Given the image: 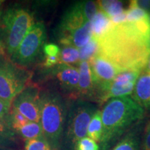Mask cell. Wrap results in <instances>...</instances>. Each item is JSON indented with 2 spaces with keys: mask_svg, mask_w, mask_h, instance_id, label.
Instances as JSON below:
<instances>
[{
  "mask_svg": "<svg viewBox=\"0 0 150 150\" xmlns=\"http://www.w3.org/2000/svg\"><path fill=\"white\" fill-rule=\"evenodd\" d=\"M97 40L98 55L122 72H141L150 56V19L112 24Z\"/></svg>",
  "mask_w": 150,
  "mask_h": 150,
  "instance_id": "6da1fadb",
  "label": "cell"
},
{
  "mask_svg": "<svg viewBox=\"0 0 150 150\" xmlns=\"http://www.w3.org/2000/svg\"><path fill=\"white\" fill-rule=\"evenodd\" d=\"M145 110L129 96L107 101L101 111L103 131L99 150H110L134 125L143 120Z\"/></svg>",
  "mask_w": 150,
  "mask_h": 150,
  "instance_id": "7a4b0ae2",
  "label": "cell"
},
{
  "mask_svg": "<svg viewBox=\"0 0 150 150\" xmlns=\"http://www.w3.org/2000/svg\"><path fill=\"white\" fill-rule=\"evenodd\" d=\"M40 106L43 136L52 150H60L68 102L59 92L45 90L40 92Z\"/></svg>",
  "mask_w": 150,
  "mask_h": 150,
  "instance_id": "3957f363",
  "label": "cell"
},
{
  "mask_svg": "<svg viewBox=\"0 0 150 150\" xmlns=\"http://www.w3.org/2000/svg\"><path fill=\"white\" fill-rule=\"evenodd\" d=\"M33 24L28 9L17 5L7 9L0 20V56L11 59Z\"/></svg>",
  "mask_w": 150,
  "mask_h": 150,
  "instance_id": "277c9868",
  "label": "cell"
},
{
  "mask_svg": "<svg viewBox=\"0 0 150 150\" xmlns=\"http://www.w3.org/2000/svg\"><path fill=\"white\" fill-rule=\"evenodd\" d=\"M96 105L88 101L72 99L68 102L60 150H75L78 141L87 136V129Z\"/></svg>",
  "mask_w": 150,
  "mask_h": 150,
  "instance_id": "5b68a950",
  "label": "cell"
},
{
  "mask_svg": "<svg viewBox=\"0 0 150 150\" xmlns=\"http://www.w3.org/2000/svg\"><path fill=\"white\" fill-rule=\"evenodd\" d=\"M32 72L0 56V98L12 104L19 93L30 83Z\"/></svg>",
  "mask_w": 150,
  "mask_h": 150,
  "instance_id": "8992f818",
  "label": "cell"
},
{
  "mask_svg": "<svg viewBox=\"0 0 150 150\" xmlns=\"http://www.w3.org/2000/svg\"><path fill=\"white\" fill-rule=\"evenodd\" d=\"M47 31L42 22H34L10 60L18 66L26 67L34 63L45 45Z\"/></svg>",
  "mask_w": 150,
  "mask_h": 150,
  "instance_id": "52a82bcc",
  "label": "cell"
},
{
  "mask_svg": "<svg viewBox=\"0 0 150 150\" xmlns=\"http://www.w3.org/2000/svg\"><path fill=\"white\" fill-rule=\"evenodd\" d=\"M40 90L35 83H29L18 94L12 102V106L30 122L40 121Z\"/></svg>",
  "mask_w": 150,
  "mask_h": 150,
  "instance_id": "ba28073f",
  "label": "cell"
},
{
  "mask_svg": "<svg viewBox=\"0 0 150 150\" xmlns=\"http://www.w3.org/2000/svg\"><path fill=\"white\" fill-rule=\"evenodd\" d=\"M140 72V71H124L118 74L101 95L97 102L104 104L110 99L131 95Z\"/></svg>",
  "mask_w": 150,
  "mask_h": 150,
  "instance_id": "9c48e42d",
  "label": "cell"
},
{
  "mask_svg": "<svg viewBox=\"0 0 150 150\" xmlns=\"http://www.w3.org/2000/svg\"><path fill=\"white\" fill-rule=\"evenodd\" d=\"M46 70H48V76L56 81L63 93L67 94L70 99H77L78 68L70 65L58 64Z\"/></svg>",
  "mask_w": 150,
  "mask_h": 150,
  "instance_id": "30bf717a",
  "label": "cell"
},
{
  "mask_svg": "<svg viewBox=\"0 0 150 150\" xmlns=\"http://www.w3.org/2000/svg\"><path fill=\"white\" fill-rule=\"evenodd\" d=\"M88 62L93 72L94 80L98 89L97 99L98 102L101 95L106 91L112 80L118 74L122 72V71L98 54L92 58Z\"/></svg>",
  "mask_w": 150,
  "mask_h": 150,
  "instance_id": "8fae6325",
  "label": "cell"
},
{
  "mask_svg": "<svg viewBox=\"0 0 150 150\" xmlns=\"http://www.w3.org/2000/svg\"><path fill=\"white\" fill-rule=\"evenodd\" d=\"M90 22L82 11L80 1L73 4L67 9L56 28V37L59 43L63 42L75 31Z\"/></svg>",
  "mask_w": 150,
  "mask_h": 150,
  "instance_id": "7c38bea8",
  "label": "cell"
},
{
  "mask_svg": "<svg viewBox=\"0 0 150 150\" xmlns=\"http://www.w3.org/2000/svg\"><path fill=\"white\" fill-rule=\"evenodd\" d=\"M79 85L77 99L82 100H97L98 89L94 80L88 61H82L79 64Z\"/></svg>",
  "mask_w": 150,
  "mask_h": 150,
  "instance_id": "4fadbf2b",
  "label": "cell"
},
{
  "mask_svg": "<svg viewBox=\"0 0 150 150\" xmlns=\"http://www.w3.org/2000/svg\"><path fill=\"white\" fill-rule=\"evenodd\" d=\"M142 122L134 125L110 150H142Z\"/></svg>",
  "mask_w": 150,
  "mask_h": 150,
  "instance_id": "5bb4252c",
  "label": "cell"
},
{
  "mask_svg": "<svg viewBox=\"0 0 150 150\" xmlns=\"http://www.w3.org/2000/svg\"><path fill=\"white\" fill-rule=\"evenodd\" d=\"M131 98L144 110L150 112V74L144 72L137 80Z\"/></svg>",
  "mask_w": 150,
  "mask_h": 150,
  "instance_id": "9a60e30c",
  "label": "cell"
},
{
  "mask_svg": "<svg viewBox=\"0 0 150 150\" xmlns=\"http://www.w3.org/2000/svg\"><path fill=\"white\" fill-rule=\"evenodd\" d=\"M112 25L110 19L105 13L98 9L91 21L93 37L99 39Z\"/></svg>",
  "mask_w": 150,
  "mask_h": 150,
  "instance_id": "2e32d148",
  "label": "cell"
},
{
  "mask_svg": "<svg viewBox=\"0 0 150 150\" xmlns=\"http://www.w3.org/2000/svg\"><path fill=\"white\" fill-rule=\"evenodd\" d=\"M103 131L101 110H97L95 112L87 129V136L96 142L100 141Z\"/></svg>",
  "mask_w": 150,
  "mask_h": 150,
  "instance_id": "e0dca14e",
  "label": "cell"
},
{
  "mask_svg": "<svg viewBox=\"0 0 150 150\" xmlns=\"http://www.w3.org/2000/svg\"><path fill=\"white\" fill-rule=\"evenodd\" d=\"M97 6L99 10L105 13L110 19L121 14L125 11L123 8L122 1H121L102 0L98 1Z\"/></svg>",
  "mask_w": 150,
  "mask_h": 150,
  "instance_id": "ac0fdd59",
  "label": "cell"
},
{
  "mask_svg": "<svg viewBox=\"0 0 150 150\" xmlns=\"http://www.w3.org/2000/svg\"><path fill=\"white\" fill-rule=\"evenodd\" d=\"M16 134L24 140H31L43 136L42 129L40 123L29 122L22 128L16 131Z\"/></svg>",
  "mask_w": 150,
  "mask_h": 150,
  "instance_id": "d6986e66",
  "label": "cell"
},
{
  "mask_svg": "<svg viewBox=\"0 0 150 150\" xmlns=\"http://www.w3.org/2000/svg\"><path fill=\"white\" fill-rule=\"evenodd\" d=\"M79 61H80L79 49L72 46H62L60 50L59 64L72 65Z\"/></svg>",
  "mask_w": 150,
  "mask_h": 150,
  "instance_id": "ffe728a7",
  "label": "cell"
},
{
  "mask_svg": "<svg viewBox=\"0 0 150 150\" xmlns=\"http://www.w3.org/2000/svg\"><path fill=\"white\" fill-rule=\"evenodd\" d=\"M127 22H135L150 19V15L145 11L138 8L136 5L135 0L130 1L129 8L125 11Z\"/></svg>",
  "mask_w": 150,
  "mask_h": 150,
  "instance_id": "44dd1931",
  "label": "cell"
},
{
  "mask_svg": "<svg viewBox=\"0 0 150 150\" xmlns=\"http://www.w3.org/2000/svg\"><path fill=\"white\" fill-rule=\"evenodd\" d=\"M98 52V40L92 37L91 40L86 45L79 49V61H88L92 58L96 56Z\"/></svg>",
  "mask_w": 150,
  "mask_h": 150,
  "instance_id": "7402d4cb",
  "label": "cell"
},
{
  "mask_svg": "<svg viewBox=\"0 0 150 150\" xmlns=\"http://www.w3.org/2000/svg\"><path fill=\"white\" fill-rule=\"evenodd\" d=\"M6 120L8 122L9 126L15 131L16 134L18 129L22 128V127L30 122L12 106H11L8 117L6 118Z\"/></svg>",
  "mask_w": 150,
  "mask_h": 150,
  "instance_id": "603a6c76",
  "label": "cell"
},
{
  "mask_svg": "<svg viewBox=\"0 0 150 150\" xmlns=\"http://www.w3.org/2000/svg\"><path fill=\"white\" fill-rule=\"evenodd\" d=\"M24 150H52L44 136L25 140Z\"/></svg>",
  "mask_w": 150,
  "mask_h": 150,
  "instance_id": "cb8c5ba5",
  "label": "cell"
},
{
  "mask_svg": "<svg viewBox=\"0 0 150 150\" xmlns=\"http://www.w3.org/2000/svg\"><path fill=\"white\" fill-rule=\"evenodd\" d=\"M75 150H99V147L97 142L86 136L78 141Z\"/></svg>",
  "mask_w": 150,
  "mask_h": 150,
  "instance_id": "d4e9b609",
  "label": "cell"
},
{
  "mask_svg": "<svg viewBox=\"0 0 150 150\" xmlns=\"http://www.w3.org/2000/svg\"><path fill=\"white\" fill-rule=\"evenodd\" d=\"M42 50L45 54V56L59 57L61 49L57 45L54 44V43H48V44H45Z\"/></svg>",
  "mask_w": 150,
  "mask_h": 150,
  "instance_id": "484cf974",
  "label": "cell"
},
{
  "mask_svg": "<svg viewBox=\"0 0 150 150\" xmlns=\"http://www.w3.org/2000/svg\"><path fill=\"white\" fill-rule=\"evenodd\" d=\"M0 134L10 137V138H13V139H16V134L11 129V127L9 126L6 119H1V118H0Z\"/></svg>",
  "mask_w": 150,
  "mask_h": 150,
  "instance_id": "4316f807",
  "label": "cell"
},
{
  "mask_svg": "<svg viewBox=\"0 0 150 150\" xmlns=\"http://www.w3.org/2000/svg\"><path fill=\"white\" fill-rule=\"evenodd\" d=\"M142 150H150V120L146 125L142 140Z\"/></svg>",
  "mask_w": 150,
  "mask_h": 150,
  "instance_id": "83f0119b",
  "label": "cell"
},
{
  "mask_svg": "<svg viewBox=\"0 0 150 150\" xmlns=\"http://www.w3.org/2000/svg\"><path fill=\"white\" fill-rule=\"evenodd\" d=\"M11 105L12 104H10L0 98V118L6 119L11 110Z\"/></svg>",
  "mask_w": 150,
  "mask_h": 150,
  "instance_id": "f1b7e54d",
  "label": "cell"
},
{
  "mask_svg": "<svg viewBox=\"0 0 150 150\" xmlns=\"http://www.w3.org/2000/svg\"><path fill=\"white\" fill-rule=\"evenodd\" d=\"M16 141V139L11 138L0 134V147H9Z\"/></svg>",
  "mask_w": 150,
  "mask_h": 150,
  "instance_id": "f546056e",
  "label": "cell"
},
{
  "mask_svg": "<svg viewBox=\"0 0 150 150\" xmlns=\"http://www.w3.org/2000/svg\"><path fill=\"white\" fill-rule=\"evenodd\" d=\"M135 3L138 8L149 13L150 11V0H135Z\"/></svg>",
  "mask_w": 150,
  "mask_h": 150,
  "instance_id": "4dcf8cb0",
  "label": "cell"
},
{
  "mask_svg": "<svg viewBox=\"0 0 150 150\" xmlns=\"http://www.w3.org/2000/svg\"><path fill=\"white\" fill-rule=\"evenodd\" d=\"M145 70V72L149 73L150 74V56H149V60H148L147 64V65H146Z\"/></svg>",
  "mask_w": 150,
  "mask_h": 150,
  "instance_id": "1f68e13d",
  "label": "cell"
},
{
  "mask_svg": "<svg viewBox=\"0 0 150 150\" xmlns=\"http://www.w3.org/2000/svg\"><path fill=\"white\" fill-rule=\"evenodd\" d=\"M4 2V1H1L0 0V20H1V16H2V11H1V8H2V4Z\"/></svg>",
  "mask_w": 150,
  "mask_h": 150,
  "instance_id": "d6a6232c",
  "label": "cell"
},
{
  "mask_svg": "<svg viewBox=\"0 0 150 150\" xmlns=\"http://www.w3.org/2000/svg\"><path fill=\"white\" fill-rule=\"evenodd\" d=\"M0 150H13L10 147H0Z\"/></svg>",
  "mask_w": 150,
  "mask_h": 150,
  "instance_id": "836d02e7",
  "label": "cell"
}]
</instances>
